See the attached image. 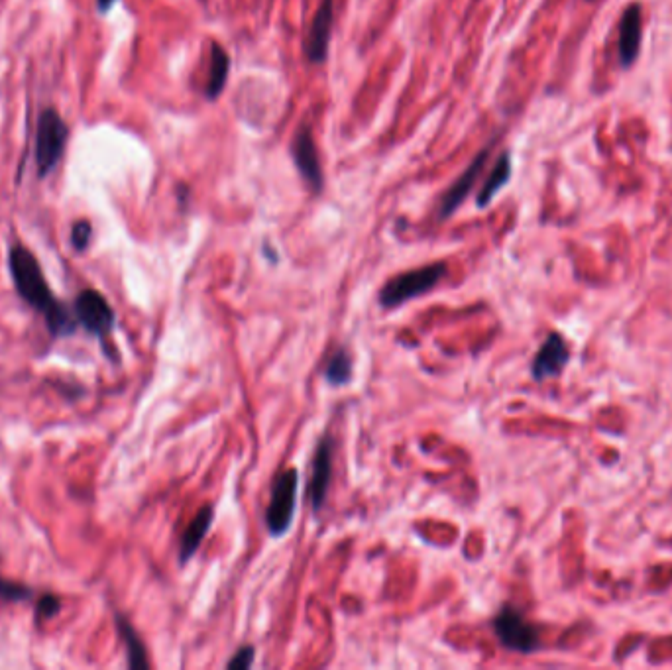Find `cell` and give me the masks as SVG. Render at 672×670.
I'll list each match as a JSON object with an SVG mask.
<instances>
[{"label":"cell","instance_id":"6da1fadb","mask_svg":"<svg viewBox=\"0 0 672 670\" xmlns=\"http://www.w3.org/2000/svg\"><path fill=\"white\" fill-rule=\"evenodd\" d=\"M8 268L18 295L30 307H34L38 313L44 315L50 335L63 338L77 331L79 323L75 319V313H71L59 299H56L38 258L28 248H24L22 244L12 246L8 254Z\"/></svg>","mask_w":672,"mask_h":670},{"label":"cell","instance_id":"7a4b0ae2","mask_svg":"<svg viewBox=\"0 0 672 670\" xmlns=\"http://www.w3.org/2000/svg\"><path fill=\"white\" fill-rule=\"evenodd\" d=\"M445 274H447L445 262H437V264H429L417 270L403 272L380 289V305L384 309H393L415 297H421L429 293L431 289H435L445 278Z\"/></svg>","mask_w":672,"mask_h":670},{"label":"cell","instance_id":"3957f363","mask_svg":"<svg viewBox=\"0 0 672 670\" xmlns=\"http://www.w3.org/2000/svg\"><path fill=\"white\" fill-rule=\"evenodd\" d=\"M69 128L56 109H46L36 126V168L38 177H48L65 156Z\"/></svg>","mask_w":672,"mask_h":670},{"label":"cell","instance_id":"277c9868","mask_svg":"<svg viewBox=\"0 0 672 670\" xmlns=\"http://www.w3.org/2000/svg\"><path fill=\"white\" fill-rule=\"evenodd\" d=\"M297 488H299V472L295 468L285 470L272 488V500L266 511V525L272 537H283L291 523L297 505Z\"/></svg>","mask_w":672,"mask_h":670},{"label":"cell","instance_id":"5b68a950","mask_svg":"<svg viewBox=\"0 0 672 670\" xmlns=\"http://www.w3.org/2000/svg\"><path fill=\"white\" fill-rule=\"evenodd\" d=\"M494 631L505 649L515 653H533L539 647L537 629L511 606L494 617Z\"/></svg>","mask_w":672,"mask_h":670},{"label":"cell","instance_id":"8992f818","mask_svg":"<svg viewBox=\"0 0 672 670\" xmlns=\"http://www.w3.org/2000/svg\"><path fill=\"white\" fill-rule=\"evenodd\" d=\"M75 319L77 323L99 340H107V336L114 327V311L109 301L95 289H85L75 299Z\"/></svg>","mask_w":672,"mask_h":670},{"label":"cell","instance_id":"52a82bcc","mask_svg":"<svg viewBox=\"0 0 672 670\" xmlns=\"http://www.w3.org/2000/svg\"><path fill=\"white\" fill-rule=\"evenodd\" d=\"M291 158H293V164L299 171V175L309 185V189L313 193H323L325 175H323L321 160H319V150H317V144H315V138L309 126H301L295 132L291 140Z\"/></svg>","mask_w":672,"mask_h":670},{"label":"cell","instance_id":"ba28073f","mask_svg":"<svg viewBox=\"0 0 672 670\" xmlns=\"http://www.w3.org/2000/svg\"><path fill=\"white\" fill-rule=\"evenodd\" d=\"M335 24V0H321L315 18L303 42V52L309 63L319 65L329 56V44Z\"/></svg>","mask_w":672,"mask_h":670},{"label":"cell","instance_id":"9c48e42d","mask_svg":"<svg viewBox=\"0 0 672 670\" xmlns=\"http://www.w3.org/2000/svg\"><path fill=\"white\" fill-rule=\"evenodd\" d=\"M490 150H492V146L484 148V150L472 160V164L464 169V171L460 173V177H458V179L448 187L447 191H445V195H443V199H441V203H439V219H441V221H445L448 217H452V215L456 213V209L464 203V199L470 195V191L474 189L478 177L482 175V171L486 168V162H488V158H490Z\"/></svg>","mask_w":672,"mask_h":670},{"label":"cell","instance_id":"30bf717a","mask_svg":"<svg viewBox=\"0 0 672 670\" xmlns=\"http://www.w3.org/2000/svg\"><path fill=\"white\" fill-rule=\"evenodd\" d=\"M331 478H333V439L323 437L317 445L311 468V482L307 486V500L315 513L321 511V507L325 505Z\"/></svg>","mask_w":672,"mask_h":670},{"label":"cell","instance_id":"8fae6325","mask_svg":"<svg viewBox=\"0 0 672 670\" xmlns=\"http://www.w3.org/2000/svg\"><path fill=\"white\" fill-rule=\"evenodd\" d=\"M641 6L631 4L625 8L619 24V61L623 67H629L641 48Z\"/></svg>","mask_w":672,"mask_h":670},{"label":"cell","instance_id":"7c38bea8","mask_svg":"<svg viewBox=\"0 0 672 670\" xmlns=\"http://www.w3.org/2000/svg\"><path fill=\"white\" fill-rule=\"evenodd\" d=\"M566 362H568L566 342L562 340L560 335H551L547 338V342L541 346V350L537 352V356L533 360V366H531L533 378L537 382L553 378L564 368Z\"/></svg>","mask_w":672,"mask_h":670},{"label":"cell","instance_id":"4fadbf2b","mask_svg":"<svg viewBox=\"0 0 672 670\" xmlns=\"http://www.w3.org/2000/svg\"><path fill=\"white\" fill-rule=\"evenodd\" d=\"M213 519H215V511L211 505H205L197 515L195 519L189 523V527L185 529L183 537H181V545H179V562L185 564L189 562V559L197 553V549L201 547L203 539L207 537L211 525H213Z\"/></svg>","mask_w":672,"mask_h":670},{"label":"cell","instance_id":"5bb4252c","mask_svg":"<svg viewBox=\"0 0 672 670\" xmlns=\"http://www.w3.org/2000/svg\"><path fill=\"white\" fill-rule=\"evenodd\" d=\"M230 73V56L224 50L221 44L213 42L211 46V67H209V77H207V87H205V97L209 101H217L226 87V79Z\"/></svg>","mask_w":672,"mask_h":670},{"label":"cell","instance_id":"9a60e30c","mask_svg":"<svg viewBox=\"0 0 672 670\" xmlns=\"http://www.w3.org/2000/svg\"><path fill=\"white\" fill-rule=\"evenodd\" d=\"M116 627H118V633H120V637L124 641V647H126L128 667L134 670L148 669L150 663H148V657H146V647L140 641L132 623L126 617L116 615Z\"/></svg>","mask_w":672,"mask_h":670},{"label":"cell","instance_id":"2e32d148","mask_svg":"<svg viewBox=\"0 0 672 670\" xmlns=\"http://www.w3.org/2000/svg\"><path fill=\"white\" fill-rule=\"evenodd\" d=\"M509 175H511V158H509L507 152H504L498 158L496 166H494L492 173L488 175V179L484 181V185H482V189L478 193L476 203H478L480 209H486L492 203V199L498 195V191L509 181Z\"/></svg>","mask_w":672,"mask_h":670},{"label":"cell","instance_id":"e0dca14e","mask_svg":"<svg viewBox=\"0 0 672 670\" xmlns=\"http://www.w3.org/2000/svg\"><path fill=\"white\" fill-rule=\"evenodd\" d=\"M325 380L331 386H346L352 380V358L344 348H338L325 366Z\"/></svg>","mask_w":672,"mask_h":670},{"label":"cell","instance_id":"ac0fdd59","mask_svg":"<svg viewBox=\"0 0 672 670\" xmlns=\"http://www.w3.org/2000/svg\"><path fill=\"white\" fill-rule=\"evenodd\" d=\"M30 598H32V588L0 576V600H4V602H26Z\"/></svg>","mask_w":672,"mask_h":670},{"label":"cell","instance_id":"d6986e66","mask_svg":"<svg viewBox=\"0 0 672 670\" xmlns=\"http://www.w3.org/2000/svg\"><path fill=\"white\" fill-rule=\"evenodd\" d=\"M91 236H93V226L89 221H79L73 224L71 228V244L77 252H85L91 244Z\"/></svg>","mask_w":672,"mask_h":670},{"label":"cell","instance_id":"ffe728a7","mask_svg":"<svg viewBox=\"0 0 672 670\" xmlns=\"http://www.w3.org/2000/svg\"><path fill=\"white\" fill-rule=\"evenodd\" d=\"M61 612V602L54 594H46L36 604V621H48Z\"/></svg>","mask_w":672,"mask_h":670},{"label":"cell","instance_id":"44dd1931","mask_svg":"<svg viewBox=\"0 0 672 670\" xmlns=\"http://www.w3.org/2000/svg\"><path fill=\"white\" fill-rule=\"evenodd\" d=\"M254 653H256V651H254V647H252V645H244V647H240V649L234 653V657L228 661L226 669H250V667H252V663H254Z\"/></svg>","mask_w":672,"mask_h":670},{"label":"cell","instance_id":"7402d4cb","mask_svg":"<svg viewBox=\"0 0 672 670\" xmlns=\"http://www.w3.org/2000/svg\"><path fill=\"white\" fill-rule=\"evenodd\" d=\"M116 2H118V0H97V8H99L101 14H107Z\"/></svg>","mask_w":672,"mask_h":670}]
</instances>
